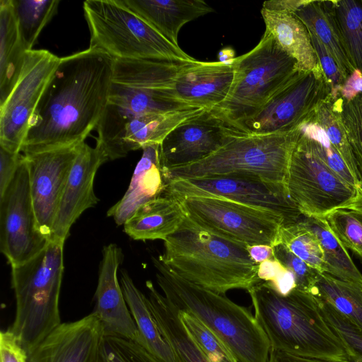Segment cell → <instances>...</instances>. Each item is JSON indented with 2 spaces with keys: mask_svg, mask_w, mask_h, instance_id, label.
Returning <instances> with one entry per match:
<instances>
[{
  "mask_svg": "<svg viewBox=\"0 0 362 362\" xmlns=\"http://www.w3.org/2000/svg\"><path fill=\"white\" fill-rule=\"evenodd\" d=\"M114 59L88 48L61 57L30 121L24 155L85 141L108 105Z\"/></svg>",
  "mask_w": 362,
  "mask_h": 362,
  "instance_id": "6da1fadb",
  "label": "cell"
},
{
  "mask_svg": "<svg viewBox=\"0 0 362 362\" xmlns=\"http://www.w3.org/2000/svg\"><path fill=\"white\" fill-rule=\"evenodd\" d=\"M247 292L272 348L299 356L349 362L343 343L313 293L296 288L283 296L267 281L259 282Z\"/></svg>",
  "mask_w": 362,
  "mask_h": 362,
  "instance_id": "7a4b0ae2",
  "label": "cell"
},
{
  "mask_svg": "<svg viewBox=\"0 0 362 362\" xmlns=\"http://www.w3.org/2000/svg\"><path fill=\"white\" fill-rule=\"evenodd\" d=\"M158 258L184 279L219 294L248 291L261 281L258 264L247 246L216 235L187 216L164 240V252Z\"/></svg>",
  "mask_w": 362,
  "mask_h": 362,
  "instance_id": "3957f363",
  "label": "cell"
},
{
  "mask_svg": "<svg viewBox=\"0 0 362 362\" xmlns=\"http://www.w3.org/2000/svg\"><path fill=\"white\" fill-rule=\"evenodd\" d=\"M156 281L163 295L180 310L194 315L227 346L239 362H268L271 345L255 315L225 294L180 276L152 257Z\"/></svg>",
  "mask_w": 362,
  "mask_h": 362,
  "instance_id": "277c9868",
  "label": "cell"
},
{
  "mask_svg": "<svg viewBox=\"0 0 362 362\" xmlns=\"http://www.w3.org/2000/svg\"><path fill=\"white\" fill-rule=\"evenodd\" d=\"M64 243L51 240L32 259L11 266L16 313L8 329L28 354L62 323L59 300L64 272Z\"/></svg>",
  "mask_w": 362,
  "mask_h": 362,
  "instance_id": "5b68a950",
  "label": "cell"
},
{
  "mask_svg": "<svg viewBox=\"0 0 362 362\" xmlns=\"http://www.w3.org/2000/svg\"><path fill=\"white\" fill-rule=\"evenodd\" d=\"M298 128L288 133L244 135L207 158L163 174L164 185L173 180L228 175H247L284 185Z\"/></svg>",
  "mask_w": 362,
  "mask_h": 362,
  "instance_id": "8992f818",
  "label": "cell"
},
{
  "mask_svg": "<svg viewBox=\"0 0 362 362\" xmlns=\"http://www.w3.org/2000/svg\"><path fill=\"white\" fill-rule=\"evenodd\" d=\"M83 9L90 35L89 48L101 50L114 59H194L122 0H88Z\"/></svg>",
  "mask_w": 362,
  "mask_h": 362,
  "instance_id": "52a82bcc",
  "label": "cell"
},
{
  "mask_svg": "<svg viewBox=\"0 0 362 362\" xmlns=\"http://www.w3.org/2000/svg\"><path fill=\"white\" fill-rule=\"evenodd\" d=\"M233 64L234 78L229 93L211 110L237 128L299 71L296 60L267 30L259 42L235 57Z\"/></svg>",
  "mask_w": 362,
  "mask_h": 362,
  "instance_id": "ba28073f",
  "label": "cell"
},
{
  "mask_svg": "<svg viewBox=\"0 0 362 362\" xmlns=\"http://www.w3.org/2000/svg\"><path fill=\"white\" fill-rule=\"evenodd\" d=\"M197 61L114 59L108 105L132 115L196 107L177 98L175 82L182 71Z\"/></svg>",
  "mask_w": 362,
  "mask_h": 362,
  "instance_id": "9c48e42d",
  "label": "cell"
},
{
  "mask_svg": "<svg viewBox=\"0 0 362 362\" xmlns=\"http://www.w3.org/2000/svg\"><path fill=\"white\" fill-rule=\"evenodd\" d=\"M186 216L204 229L245 246L279 243L281 216L226 199L190 196L176 198Z\"/></svg>",
  "mask_w": 362,
  "mask_h": 362,
  "instance_id": "30bf717a",
  "label": "cell"
},
{
  "mask_svg": "<svg viewBox=\"0 0 362 362\" xmlns=\"http://www.w3.org/2000/svg\"><path fill=\"white\" fill-rule=\"evenodd\" d=\"M329 98L331 88L320 66L315 70L299 71L238 128L249 135L291 132Z\"/></svg>",
  "mask_w": 362,
  "mask_h": 362,
  "instance_id": "8fae6325",
  "label": "cell"
},
{
  "mask_svg": "<svg viewBox=\"0 0 362 362\" xmlns=\"http://www.w3.org/2000/svg\"><path fill=\"white\" fill-rule=\"evenodd\" d=\"M285 185L290 199L305 217H324L343 207L353 199L357 190L298 138L291 156Z\"/></svg>",
  "mask_w": 362,
  "mask_h": 362,
  "instance_id": "7c38bea8",
  "label": "cell"
},
{
  "mask_svg": "<svg viewBox=\"0 0 362 362\" xmlns=\"http://www.w3.org/2000/svg\"><path fill=\"white\" fill-rule=\"evenodd\" d=\"M162 193L175 198L202 196L226 199L278 214L285 219L286 225L302 216L284 185L253 176L228 175L177 179L167 182Z\"/></svg>",
  "mask_w": 362,
  "mask_h": 362,
  "instance_id": "4fadbf2b",
  "label": "cell"
},
{
  "mask_svg": "<svg viewBox=\"0 0 362 362\" xmlns=\"http://www.w3.org/2000/svg\"><path fill=\"white\" fill-rule=\"evenodd\" d=\"M60 60L47 49L25 52L18 79L0 105V147L13 153L21 152L30 121Z\"/></svg>",
  "mask_w": 362,
  "mask_h": 362,
  "instance_id": "5bb4252c",
  "label": "cell"
},
{
  "mask_svg": "<svg viewBox=\"0 0 362 362\" xmlns=\"http://www.w3.org/2000/svg\"><path fill=\"white\" fill-rule=\"evenodd\" d=\"M49 243L37 227L25 156L0 196V250L11 266L23 264Z\"/></svg>",
  "mask_w": 362,
  "mask_h": 362,
  "instance_id": "9a60e30c",
  "label": "cell"
},
{
  "mask_svg": "<svg viewBox=\"0 0 362 362\" xmlns=\"http://www.w3.org/2000/svg\"><path fill=\"white\" fill-rule=\"evenodd\" d=\"M205 110L193 107L167 113L132 115L108 105L97 127L96 146L107 161L121 158L130 151L160 144L177 126Z\"/></svg>",
  "mask_w": 362,
  "mask_h": 362,
  "instance_id": "2e32d148",
  "label": "cell"
},
{
  "mask_svg": "<svg viewBox=\"0 0 362 362\" xmlns=\"http://www.w3.org/2000/svg\"><path fill=\"white\" fill-rule=\"evenodd\" d=\"M244 135L247 134L212 110H205L177 126L160 144L162 175L202 160Z\"/></svg>",
  "mask_w": 362,
  "mask_h": 362,
  "instance_id": "e0dca14e",
  "label": "cell"
},
{
  "mask_svg": "<svg viewBox=\"0 0 362 362\" xmlns=\"http://www.w3.org/2000/svg\"><path fill=\"white\" fill-rule=\"evenodd\" d=\"M81 144L23 154L37 227L49 241L59 202Z\"/></svg>",
  "mask_w": 362,
  "mask_h": 362,
  "instance_id": "ac0fdd59",
  "label": "cell"
},
{
  "mask_svg": "<svg viewBox=\"0 0 362 362\" xmlns=\"http://www.w3.org/2000/svg\"><path fill=\"white\" fill-rule=\"evenodd\" d=\"M107 161L97 146L91 147L85 141L81 143L59 202L51 240L64 242L81 214L98 204L94 178L99 167Z\"/></svg>",
  "mask_w": 362,
  "mask_h": 362,
  "instance_id": "d6986e66",
  "label": "cell"
},
{
  "mask_svg": "<svg viewBox=\"0 0 362 362\" xmlns=\"http://www.w3.org/2000/svg\"><path fill=\"white\" fill-rule=\"evenodd\" d=\"M103 336L100 318L93 312L59 325L28 354V362H97Z\"/></svg>",
  "mask_w": 362,
  "mask_h": 362,
  "instance_id": "ffe728a7",
  "label": "cell"
},
{
  "mask_svg": "<svg viewBox=\"0 0 362 362\" xmlns=\"http://www.w3.org/2000/svg\"><path fill=\"white\" fill-rule=\"evenodd\" d=\"M122 259V250L116 244L104 246L94 312L100 318L104 336L118 337L137 342L139 331L117 277Z\"/></svg>",
  "mask_w": 362,
  "mask_h": 362,
  "instance_id": "44dd1931",
  "label": "cell"
},
{
  "mask_svg": "<svg viewBox=\"0 0 362 362\" xmlns=\"http://www.w3.org/2000/svg\"><path fill=\"white\" fill-rule=\"evenodd\" d=\"M233 78V64L197 61L179 74L175 92L189 105L211 110L226 99Z\"/></svg>",
  "mask_w": 362,
  "mask_h": 362,
  "instance_id": "7402d4cb",
  "label": "cell"
},
{
  "mask_svg": "<svg viewBox=\"0 0 362 362\" xmlns=\"http://www.w3.org/2000/svg\"><path fill=\"white\" fill-rule=\"evenodd\" d=\"M142 150V156L127 190L107 212L119 226L124 225L138 208L160 194L164 189L159 159L160 144L146 146Z\"/></svg>",
  "mask_w": 362,
  "mask_h": 362,
  "instance_id": "603a6c76",
  "label": "cell"
},
{
  "mask_svg": "<svg viewBox=\"0 0 362 362\" xmlns=\"http://www.w3.org/2000/svg\"><path fill=\"white\" fill-rule=\"evenodd\" d=\"M160 34L176 46L187 23L214 11L202 0H122Z\"/></svg>",
  "mask_w": 362,
  "mask_h": 362,
  "instance_id": "cb8c5ba5",
  "label": "cell"
},
{
  "mask_svg": "<svg viewBox=\"0 0 362 362\" xmlns=\"http://www.w3.org/2000/svg\"><path fill=\"white\" fill-rule=\"evenodd\" d=\"M186 218L176 198L161 193L138 208L124 224V231L136 240H163L175 233Z\"/></svg>",
  "mask_w": 362,
  "mask_h": 362,
  "instance_id": "d4e9b609",
  "label": "cell"
},
{
  "mask_svg": "<svg viewBox=\"0 0 362 362\" xmlns=\"http://www.w3.org/2000/svg\"><path fill=\"white\" fill-rule=\"evenodd\" d=\"M150 310L158 329L171 347L175 362H211L187 332L179 310L151 281L146 282Z\"/></svg>",
  "mask_w": 362,
  "mask_h": 362,
  "instance_id": "484cf974",
  "label": "cell"
},
{
  "mask_svg": "<svg viewBox=\"0 0 362 362\" xmlns=\"http://www.w3.org/2000/svg\"><path fill=\"white\" fill-rule=\"evenodd\" d=\"M266 30L278 45L296 60L300 71L320 68L310 33L304 23L292 12L262 8Z\"/></svg>",
  "mask_w": 362,
  "mask_h": 362,
  "instance_id": "4316f807",
  "label": "cell"
},
{
  "mask_svg": "<svg viewBox=\"0 0 362 362\" xmlns=\"http://www.w3.org/2000/svg\"><path fill=\"white\" fill-rule=\"evenodd\" d=\"M25 50L12 0L0 1V105L6 100L21 74Z\"/></svg>",
  "mask_w": 362,
  "mask_h": 362,
  "instance_id": "83f0119b",
  "label": "cell"
},
{
  "mask_svg": "<svg viewBox=\"0 0 362 362\" xmlns=\"http://www.w3.org/2000/svg\"><path fill=\"white\" fill-rule=\"evenodd\" d=\"M121 287L138 331L137 343L162 362H175L171 347L161 334L150 310L148 297L125 271L121 272Z\"/></svg>",
  "mask_w": 362,
  "mask_h": 362,
  "instance_id": "f1b7e54d",
  "label": "cell"
},
{
  "mask_svg": "<svg viewBox=\"0 0 362 362\" xmlns=\"http://www.w3.org/2000/svg\"><path fill=\"white\" fill-rule=\"evenodd\" d=\"M293 13L326 47L346 78L355 71L346 57L338 31L324 1L305 0Z\"/></svg>",
  "mask_w": 362,
  "mask_h": 362,
  "instance_id": "f546056e",
  "label": "cell"
},
{
  "mask_svg": "<svg viewBox=\"0 0 362 362\" xmlns=\"http://www.w3.org/2000/svg\"><path fill=\"white\" fill-rule=\"evenodd\" d=\"M346 57L362 74V0L324 1Z\"/></svg>",
  "mask_w": 362,
  "mask_h": 362,
  "instance_id": "4dcf8cb0",
  "label": "cell"
},
{
  "mask_svg": "<svg viewBox=\"0 0 362 362\" xmlns=\"http://www.w3.org/2000/svg\"><path fill=\"white\" fill-rule=\"evenodd\" d=\"M303 219L317 235L324 255L325 273L346 281L362 285V274L351 259L346 249L331 232L323 217Z\"/></svg>",
  "mask_w": 362,
  "mask_h": 362,
  "instance_id": "1f68e13d",
  "label": "cell"
},
{
  "mask_svg": "<svg viewBox=\"0 0 362 362\" xmlns=\"http://www.w3.org/2000/svg\"><path fill=\"white\" fill-rule=\"evenodd\" d=\"M311 293L362 329V285L320 273Z\"/></svg>",
  "mask_w": 362,
  "mask_h": 362,
  "instance_id": "d6a6232c",
  "label": "cell"
},
{
  "mask_svg": "<svg viewBox=\"0 0 362 362\" xmlns=\"http://www.w3.org/2000/svg\"><path fill=\"white\" fill-rule=\"evenodd\" d=\"M14 13L23 46L33 49L46 25L57 13L59 0H12Z\"/></svg>",
  "mask_w": 362,
  "mask_h": 362,
  "instance_id": "836d02e7",
  "label": "cell"
},
{
  "mask_svg": "<svg viewBox=\"0 0 362 362\" xmlns=\"http://www.w3.org/2000/svg\"><path fill=\"white\" fill-rule=\"evenodd\" d=\"M279 243L284 245L311 267L325 273L324 255L320 243L303 218L284 226Z\"/></svg>",
  "mask_w": 362,
  "mask_h": 362,
  "instance_id": "e575fe53",
  "label": "cell"
},
{
  "mask_svg": "<svg viewBox=\"0 0 362 362\" xmlns=\"http://www.w3.org/2000/svg\"><path fill=\"white\" fill-rule=\"evenodd\" d=\"M313 115L298 127L299 140L346 182L356 189L361 188L360 184L333 147L322 127L315 122Z\"/></svg>",
  "mask_w": 362,
  "mask_h": 362,
  "instance_id": "d590c367",
  "label": "cell"
},
{
  "mask_svg": "<svg viewBox=\"0 0 362 362\" xmlns=\"http://www.w3.org/2000/svg\"><path fill=\"white\" fill-rule=\"evenodd\" d=\"M313 117L325 132L330 143L361 187L356 162L338 113L334 107L332 99L329 98L322 102L315 111Z\"/></svg>",
  "mask_w": 362,
  "mask_h": 362,
  "instance_id": "8d00e7d4",
  "label": "cell"
},
{
  "mask_svg": "<svg viewBox=\"0 0 362 362\" xmlns=\"http://www.w3.org/2000/svg\"><path fill=\"white\" fill-rule=\"evenodd\" d=\"M333 100L360 177L362 189V93L350 100Z\"/></svg>",
  "mask_w": 362,
  "mask_h": 362,
  "instance_id": "74e56055",
  "label": "cell"
},
{
  "mask_svg": "<svg viewBox=\"0 0 362 362\" xmlns=\"http://www.w3.org/2000/svg\"><path fill=\"white\" fill-rule=\"evenodd\" d=\"M178 314L187 332L211 362H239L223 341L194 315L180 310Z\"/></svg>",
  "mask_w": 362,
  "mask_h": 362,
  "instance_id": "f35d334b",
  "label": "cell"
},
{
  "mask_svg": "<svg viewBox=\"0 0 362 362\" xmlns=\"http://www.w3.org/2000/svg\"><path fill=\"white\" fill-rule=\"evenodd\" d=\"M323 218L340 243L362 257V214L339 208Z\"/></svg>",
  "mask_w": 362,
  "mask_h": 362,
  "instance_id": "ab89813d",
  "label": "cell"
},
{
  "mask_svg": "<svg viewBox=\"0 0 362 362\" xmlns=\"http://www.w3.org/2000/svg\"><path fill=\"white\" fill-rule=\"evenodd\" d=\"M317 298L325 318L343 343L349 362H362V329L341 315L331 304Z\"/></svg>",
  "mask_w": 362,
  "mask_h": 362,
  "instance_id": "60d3db41",
  "label": "cell"
},
{
  "mask_svg": "<svg viewBox=\"0 0 362 362\" xmlns=\"http://www.w3.org/2000/svg\"><path fill=\"white\" fill-rule=\"evenodd\" d=\"M97 362H162L139 343L114 336H103Z\"/></svg>",
  "mask_w": 362,
  "mask_h": 362,
  "instance_id": "b9f144b4",
  "label": "cell"
},
{
  "mask_svg": "<svg viewBox=\"0 0 362 362\" xmlns=\"http://www.w3.org/2000/svg\"><path fill=\"white\" fill-rule=\"evenodd\" d=\"M273 247L274 257L294 275L296 288L311 293L321 272L309 266L281 243Z\"/></svg>",
  "mask_w": 362,
  "mask_h": 362,
  "instance_id": "7bdbcfd3",
  "label": "cell"
},
{
  "mask_svg": "<svg viewBox=\"0 0 362 362\" xmlns=\"http://www.w3.org/2000/svg\"><path fill=\"white\" fill-rule=\"evenodd\" d=\"M309 33L318 59L319 65L330 86L331 98L334 100L339 98L346 78L341 71L335 59L326 47L313 34L310 32Z\"/></svg>",
  "mask_w": 362,
  "mask_h": 362,
  "instance_id": "ee69618b",
  "label": "cell"
},
{
  "mask_svg": "<svg viewBox=\"0 0 362 362\" xmlns=\"http://www.w3.org/2000/svg\"><path fill=\"white\" fill-rule=\"evenodd\" d=\"M0 362H28V354L9 330L0 333Z\"/></svg>",
  "mask_w": 362,
  "mask_h": 362,
  "instance_id": "f6af8a7d",
  "label": "cell"
},
{
  "mask_svg": "<svg viewBox=\"0 0 362 362\" xmlns=\"http://www.w3.org/2000/svg\"><path fill=\"white\" fill-rule=\"evenodd\" d=\"M24 155L13 153L0 147V196L13 178Z\"/></svg>",
  "mask_w": 362,
  "mask_h": 362,
  "instance_id": "bcb514c9",
  "label": "cell"
},
{
  "mask_svg": "<svg viewBox=\"0 0 362 362\" xmlns=\"http://www.w3.org/2000/svg\"><path fill=\"white\" fill-rule=\"evenodd\" d=\"M286 267L276 258L264 260L258 264L257 276L261 281H273Z\"/></svg>",
  "mask_w": 362,
  "mask_h": 362,
  "instance_id": "7dc6e473",
  "label": "cell"
},
{
  "mask_svg": "<svg viewBox=\"0 0 362 362\" xmlns=\"http://www.w3.org/2000/svg\"><path fill=\"white\" fill-rule=\"evenodd\" d=\"M360 93H362V74L355 70L346 78L339 98L350 100Z\"/></svg>",
  "mask_w": 362,
  "mask_h": 362,
  "instance_id": "c3c4849f",
  "label": "cell"
},
{
  "mask_svg": "<svg viewBox=\"0 0 362 362\" xmlns=\"http://www.w3.org/2000/svg\"><path fill=\"white\" fill-rule=\"evenodd\" d=\"M269 283L279 293L283 296L288 294L296 288L295 276L286 268Z\"/></svg>",
  "mask_w": 362,
  "mask_h": 362,
  "instance_id": "681fc988",
  "label": "cell"
},
{
  "mask_svg": "<svg viewBox=\"0 0 362 362\" xmlns=\"http://www.w3.org/2000/svg\"><path fill=\"white\" fill-rule=\"evenodd\" d=\"M268 362H332L290 354L274 348L270 349Z\"/></svg>",
  "mask_w": 362,
  "mask_h": 362,
  "instance_id": "f907efd6",
  "label": "cell"
},
{
  "mask_svg": "<svg viewBox=\"0 0 362 362\" xmlns=\"http://www.w3.org/2000/svg\"><path fill=\"white\" fill-rule=\"evenodd\" d=\"M305 0H272L263 3L262 8L279 11L294 13Z\"/></svg>",
  "mask_w": 362,
  "mask_h": 362,
  "instance_id": "816d5d0a",
  "label": "cell"
},
{
  "mask_svg": "<svg viewBox=\"0 0 362 362\" xmlns=\"http://www.w3.org/2000/svg\"><path fill=\"white\" fill-rule=\"evenodd\" d=\"M248 253L252 259L257 264L264 260L274 258V247L267 245H254L247 246Z\"/></svg>",
  "mask_w": 362,
  "mask_h": 362,
  "instance_id": "f5cc1de1",
  "label": "cell"
},
{
  "mask_svg": "<svg viewBox=\"0 0 362 362\" xmlns=\"http://www.w3.org/2000/svg\"><path fill=\"white\" fill-rule=\"evenodd\" d=\"M362 214V189L358 188L355 197L343 207Z\"/></svg>",
  "mask_w": 362,
  "mask_h": 362,
  "instance_id": "db71d44e",
  "label": "cell"
},
{
  "mask_svg": "<svg viewBox=\"0 0 362 362\" xmlns=\"http://www.w3.org/2000/svg\"><path fill=\"white\" fill-rule=\"evenodd\" d=\"M235 59V51L230 47L222 49L218 54V61L225 64H233Z\"/></svg>",
  "mask_w": 362,
  "mask_h": 362,
  "instance_id": "11a10c76",
  "label": "cell"
}]
</instances>
